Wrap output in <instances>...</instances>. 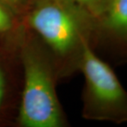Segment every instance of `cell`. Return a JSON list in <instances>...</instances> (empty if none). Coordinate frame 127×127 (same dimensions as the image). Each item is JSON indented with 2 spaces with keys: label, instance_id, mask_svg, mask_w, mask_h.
<instances>
[{
  "label": "cell",
  "instance_id": "1",
  "mask_svg": "<svg viewBox=\"0 0 127 127\" xmlns=\"http://www.w3.org/2000/svg\"><path fill=\"white\" fill-rule=\"evenodd\" d=\"M23 23L49 51L59 77L79 69L84 44L96 24L69 0H34Z\"/></svg>",
  "mask_w": 127,
  "mask_h": 127
},
{
  "label": "cell",
  "instance_id": "2",
  "mask_svg": "<svg viewBox=\"0 0 127 127\" xmlns=\"http://www.w3.org/2000/svg\"><path fill=\"white\" fill-rule=\"evenodd\" d=\"M24 86L17 118L22 127H64L66 118L56 92L54 60L41 40L24 25L18 40Z\"/></svg>",
  "mask_w": 127,
  "mask_h": 127
},
{
  "label": "cell",
  "instance_id": "3",
  "mask_svg": "<svg viewBox=\"0 0 127 127\" xmlns=\"http://www.w3.org/2000/svg\"><path fill=\"white\" fill-rule=\"evenodd\" d=\"M79 69L85 78L82 116L86 120L127 122V91L110 65L85 41Z\"/></svg>",
  "mask_w": 127,
  "mask_h": 127
},
{
  "label": "cell",
  "instance_id": "4",
  "mask_svg": "<svg viewBox=\"0 0 127 127\" xmlns=\"http://www.w3.org/2000/svg\"><path fill=\"white\" fill-rule=\"evenodd\" d=\"M97 24L112 36L127 40V0H107Z\"/></svg>",
  "mask_w": 127,
  "mask_h": 127
},
{
  "label": "cell",
  "instance_id": "5",
  "mask_svg": "<svg viewBox=\"0 0 127 127\" xmlns=\"http://www.w3.org/2000/svg\"><path fill=\"white\" fill-rule=\"evenodd\" d=\"M23 27V20L0 0V39L18 41Z\"/></svg>",
  "mask_w": 127,
  "mask_h": 127
},
{
  "label": "cell",
  "instance_id": "6",
  "mask_svg": "<svg viewBox=\"0 0 127 127\" xmlns=\"http://www.w3.org/2000/svg\"><path fill=\"white\" fill-rule=\"evenodd\" d=\"M72 4L90 17L97 24L106 7L107 0H69Z\"/></svg>",
  "mask_w": 127,
  "mask_h": 127
},
{
  "label": "cell",
  "instance_id": "7",
  "mask_svg": "<svg viewBox=\"0 0 127 127\" xmlns=\"http://www.w3.org/2000/svg\"><path fill=\"white\" fill-rule=\"evenodd\" d=\"M23 20L34 0H1Z\"/></svg>",
  "mask_w": 127,
  "mask_h": 127
},
{
  "label": "cell",
  "instance_id": "8",
  "mask_svg": "<svg viewBox=\"0 0 127 127\" xmlns=\"http://www.w3.org/2000/svg\"><path fill=\"white\" fill-rule=\"evenodd\" d=\"M5 92H6V78H5L3 70L0 66V108L3 102Z\"/></svg>",
  "mask_w": 127,
  "mask_h": 127
}]
</instances>
